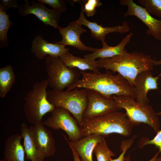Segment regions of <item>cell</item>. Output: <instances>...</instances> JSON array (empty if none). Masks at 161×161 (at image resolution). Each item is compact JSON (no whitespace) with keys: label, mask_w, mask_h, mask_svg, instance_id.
Instances as JSON below:
<instances>
[{"label":"cell","mask_w":161,"mask_h":161,"mask_svg":"<svg viewBox=\"0 0 161 161\" xmlns=\"http://www.w3.org/2000/svg\"><path fill=\"white\" fill-rule=\"evenodd\" d=\"M112 72L107 69L105 73L100 74L80 71L82 78L68 86L66 91L84 88L95 91L108 99H113V95L128 96L135 99L134 86L119 73L114 75Z\"/></svg>","instance_id":"obj_1"},{"label":"cell","mask_w":161,"mask_h":161,"mask_svg":"<svg viewBox=\"0 0 161 161\" xmlns=\"http://www.w3.org/2000/svg\"><path fill=\"white\" fill-rule=\"evenodd\" d=\"M155 61L150 55L134 51L111 58H99L97 65L98 69L117 72L134 86L137 75L143 71L152 70Z\"/></svg>","instance_id":"obj_2"},{"label":"cell","mask_w":161,"mask_h":161,"mask_svg":"<svg viewBox=\"0 0 161 161\" xmlns=\"http://www.w3.org/2000/svg\"><path fill=\"white\" fill-rule=\"evenodd\" d=\"M79 126L83 137L92 134L105 137L113 133L128 137L131 134L134 126L125 114L119 111L83 120Z\"/></svg>","instance_id":"obj_3"},{"label":"cell","mask_w":161,"mask_h":161,"mask_svg":"<svg viewBox=\"0 0 161 161\" xmlns=\"http://www.w3.org/2000/svg\"><path fill=\"white\" fill-rule=\"evenodd\" d=\"M48 85L47 79L35 82L24 98V112L27 120L31 124L42 122L43 116L55 108L47 97Z\"/></svg>","instance_id":"obj_4"},{"label":"cell","mask_w":161,"mask_h":161,"mask_svg":"<svg viewBox=\"0 0 161 161\" xmlns=\"http://www.w3.org/2000/svg\"><path fill=\"white\" fill-rule=\"evenodd\" d=\"M47 97L55 108H62L68 111L77 120L79 126L81 123L88 102L86 89L76 88L65 91L47 90Z\"/></svg>","instance_id":"obj_5"},{"label":"cell","mask_w":161,"mask_h":161,"mask_svg":"<svg viewBox=\"0 0 161 161\" xmlns=\"http://www.w3.org/2000/svg\"><path fill=\"white\" fill-rule=\"evenodd\" d=\"M112 98L118 107L125 110L126 115L134 126L144 123L151 126L156 133L160 131L158 117L151 105L140 104L130 96L113 95Z\"/></svg>","instance_id":"obj_6"},{"label":"cell","mask_w":161,"mask_h":161,"mask_svg":"<svg viewBox=\"0 0 161 161\" xmlns=\"http://www.w3.org/2000/svg\"><path fill=\"white\" fill-rule=\"evenodd\" d=\"M45 65L48 85L52 89L64 91L66 88L79 79L80 73L78 69L69 67L59 57L47 56L45 58Z\"/></svg>","instance_id":"obj_7"},{"label":"cell","mask_w":161,"mask_h":161,"mask_svg":"<svg viewBox=\"0 0 161 161\" xmlns=\"http://www.w3.org/2000/svg\"><path fill=\"white\" fill-rule=\"evenodd\" d=\"M66 109H55L49 117L43 121L44 125L54 130L61 129L64 131L70 141L78 140L83 137L81 129L75 118Z\"/></svg>","instance_id":"obj_8"},{"label":"cell","mask_w":161,"mask_h":161,"mask_svg":"<svg viewBox=\"0 0 161 161\" xmlns=\"http://www.w3.org/2000/svg\"><path fill=\"white\" fill-rule=\"evenodd\" d=\"M24 3L20 5L18 14L25 16L29 14L36 16L45 25H49L55 28L59 27L58 23L61 15V13L54 9H50L44 4L35 0L30 1L24 0Z\"/></svg>","instance_id":"obj_9"},{"label":"cell","mask_w":161,"mask_h":161,"mask_svg":"<svg viewBox=\"0 0 161 161\" xmlns=\"http://www.w3.org/2000/svg\"><path fill=\"white\" fill-rule=\"evenodd\" d=\"M86 89L88 102L83 116L82 120L122 109L117 106L113 99H106L95 91Z\"/></svg>","instance_id":"obj_10"},{"label":"cell","mask_w":161,"mask_h":161,"mask_svg":"<svg viewBox=\"0 0 161 161\" xmlns=\"http://www.w3.org/2000/svg\"><path fill=\"white\" fill-rule=\"evenodd\" d=\"M119 2L121 5L128 7L124 16H134L138 18L147 26V34L151 35L161 42V20L152 17L144 7L132 0H120Z\"/></svg>","instance_id":"obj_11"},{"label":"cell","mask_w":161,"mask_h":161,"mask_svg":"<svg viewBox=\"0 0 161 161\" xmlns=\"http://www.w3.org/2000/svg\"><path fill=\"white\" fill-rule=\"evenodd\" d=\"M58 29L62 39L59 41H52L53 43L61 44L65 46H71L83 51L93 52L95 50L96 48L86 46L81 41V35L86 32L87 30L83 28L81 25L78 23L76 21L70 23L65 27L62 28L59 26Z\"/></svg>","instance_id":"obj_12"},{"label":"cell","mask_w":161,"mask_h":161,"mask_svg":"<svg viewBox=\"0 0 161 161\" xmlns=\"http://www.w3.org/2000/svg\"><path fill=\"white\" fill-rule=\"evenodd\" d=\"M30 127L38 150L46 157L54 155L56 149L55 141L51 131L46 127L42 122Z\"/></svg>","instance_id":"obj_13"},{"label":"cell","mask_w":161,"mask_h":161,"mask_svg":"<svg viewBox=\"0 0 161 161\" xmlns=\"http://www.w3.org/2000/svg\"><path fill=\"white\" fill-rule=\"evenodd\" d=\"M161 73L154 77L151 71L147 70L140 73L136 77L134 85L136 95L135 101L141 105L148 104L149 100L147 97L148 91L158 89L157 81Z\"/></svg>","instance_id":"obj_14"},{"label":"cell","mask_w":161,"mask_h":161,"mask_svg":"<svg viewBox=\"0 0 161 161\" xmlns=\"http://www.w3.org/2000/svg\"><path fill=\"white\" fill-rule=\"evenodd\" d=\"M76 21L81 25H84L88 27L90 30L92 36L96 40L100 41L102 44L106 43L105 37L108 34L112 32L124 33L129 30V25L126 21H124L122 24L113 27H103L95 22L89 21L85 18L82 7L79 17Z\"/></svg>","instance_id":"obj_15"},{"label":"cell","mask_w":161,"mask_h":161,"mask_svg":"<svg viewBox=\"0 0 161 161\" xmlns=\"http://www.w3.org/2000/svg\"><path fill=\"white\" fill-rule=\"evenodd\" d=\"M69 49L65 46L56 43H50L43 38L41 35H36L32 41L31 52L40 60L49 55L59 57L66 53Z\"/></svg>","instance_id":"obj_16"},{"label":"cell","mask_w":161,"mask_h":161,"mask_svg":"<svg viewBox=\"0 0 161 161\" xmlns=\"http://www.w3.org/2000/svg\"><path fill=\"white\" fill-rule=\"evenodd\" d=\"M65 140L76 151L81 161H93L92 154L96 145L105 138L103 135L92 134H88L81 139L69 141L66 136Z\"/></svg>","instance_id":"obj_17"},{"label":"cell","mask_w":161,"mask_h":161,"mask_svg":"<svg viewBox=\"0 0 161 161\" xmlns=\"http://www.w3.org/2000/svg\"><path fill=\"white\" fill-rule=\"evenodd\" d=\"M21 134L10 136L5 141L4 146L3 161H25V154L21 143Z\"/></svg>","instance_id":"obj_18"},{"label":"cell","mask_w":161,"mask_h":161,"mask_svg":"<svg viewBox=\"0 0 161 161\" xmlns=\"http://www.w3.org/2000/svg\"><path fill=\"white\" fill-rule=\"evenodd\" d=\"M133 35L132 32L129 33L120 43L115 46H110L107 44H102V47L100 49H96L92 53L84 55V58H90L94 59L97 58H111L116 56L123 55L127 52L125 47L129 42Z\"/></svg>","instance_id":"obj_19"},{"label":"cell","mask_w":161,"mask_h":161,"mask_svg":"<svg viewBox=\"0 0 161 161\" xmlns=\"http://www.w3.org/2000/svg\"><path fill=\"white\" fill-rule=\"evenodd\" d=\"M21 130L27 159L31 161H44L46 157L38 149L30 127L26 123L23 122L21 125Z\"/></svg>","instance_id":"obj_20"},{"label":"cell","mask_w":161,"mask_h":161,"mask_svg":"<svg viewBox=\"0 0 161 161\" xmlns=\"http://www.w3.org/2000/svg\"><path fill=\"white\" fill-rule=\"evenodd\" d=\"M59 58L67 66L70 68H76L82 71L89 70L95 73H101L97 66V61L95 59L77 57L69 51Z\"/></svg>","instance_id":"obj_21"},{"label":"cell","mask_w":161,"mask_h":161,"mask_svg":"<svg viewBox=\"0 0 161 161\" xmlns=\"http://www.w3.org/2000/svg\"><path fill=\"white\" fill-rule=\"evenodd\" d=\"M16 75L10 65L0 69V97L4 98L11 89L15 81Z\"/></svg>","instance_id":"obj_22"},{"label":"cell","mask_w":161,"mask_h":161,"mask_svg":"<svg viewBox=\"0 0 161 161\" xmlns=\"http://www.w3.org/2000/svg\"><path fill=\"white\" fill-rule=\"evenodd\" d=\"M10 15L7 14L4 7L0 4V47H7L9 44L7 33L13 23L9 19Z\"/></svg>","instance_id":"obj_23"},{"label":"cell","mask_w":161,"mask_h":161,"mask_svg":"<svg viewBox=\"0 0 161 161\" xmlns=\"http://www.w3.org/2000/svg\"><path fill=\"white\" fill-rule=\"evenodd\" d=\"M97 161H110L111 157L115 156L114 153L109 148L105 139L98 143L94 150Z\"/></svg>","instance_id":"obj_24"},{"label":"cell","mask_w":161,"mask_h":161,"mask_svg":"<svg viewBox=\"0 0 161 161\" xmlns=\"http://www.w3.org/2000/svg\"><path fill=\"white\" fill-rule=\"evenodd\" d=\"M70 2L80 4L85 12L88 17L94 15L97 12L96 9L100 7L102 4L99 0H73Z\"/></svg>","instance_id":"obj_25"},{"label":"cell","mask_w":161,"mask_h":161,"mask_svg":"<svg viewBox=\"0 0 161 161\" xmlns=\"http://www.w3.org/2000/svg\"><path fill=\"white\" fill-rule=\"evenodd\" d=\"M137 1L150 14L161 18V0H138Z\"/></svg>","instance_id":"obj_26"},{"label":"cell","mask_w":161,"mask_h":161,"mask_svg":"<svg viewBox=\"0 0 161 161\" xmlns=\"http://www.w3.org/2000/svg\"><path fill=\"white\" fill-rule=\"evenodd\" d=\"M147 144L155 145L159 149L161 154V130L157 133L156 136L152 140H150L146 137L142 138L139 142L137 146L139 148H142Z\"/></svg>","instance_id":"obj_27"},{"label":"cell","mask_w":161,"mask_h":161,"mask_svg":"<svg viewBox=\"0 0 161 161\" xmlns=\"http://www.w3.org/2000/svg\"><path fill=\"white\" fill-rule=\"evenodd\" d=\"M37 1L47 4L61 13L65 12L67 9L66 0H36Z\"/></svg>","instance_id":"obj_28"},{"label":"cell","mask_w":161,"mask_h":161,"mask_svg":"<svg viewBox=\"0 0 161 161\" xmlns=\"http://www.w3.org/2000/svg\"><path fill=\"white\" fill-rule=\"evenodd\" d=\"M136 137V135H134L128 140H122L120 146L122 153L117 158L114 159H111L110 161H124L125 158L124 156L126 151L131 147Z\"/></svg>","instance_id":"obj_29"},{"label":"cell","mask_w":161,"mask_h":161,"mask_svg":"<svg viewBox=\"0 0 161 161\" xmlns=\"http://www.w3.org/2000/svg\"><path fill=\"white\" fill-rule=\"evenodd\" d=\"M0 4L4 7L6 12L11 7L18 9L20 6L16 0H1Z\"/></svg>","instance_id":"obj_30"},{"label":"cell","mask_w":161,"mask_h":161,"mask_svg":"<svg viewBox=\"0 0 161 161\" xmlns=\"http://www.w3.org/2000/svg\"><path fill=\"white\" fill-rule=\"evenodd\" d=\"M68 144L70 148L72 150L74 161H81V160L76 151L70 144Z\"/></svg>","instance_id":"obj_31"},{"label":"cell","mask_w":161,"mask_h":161,"mask_svg":"<svg viewBox=\"0 0 161 161\" xmlns=\"http://www.w3.org/2000/svg\"><path fill=\"white\" fill-rule=\"evenodd\" d=\"M160 152L158 151L154 155V157L148 161H154L155 159L157 158L159 155ZM124 161H130L129 154H128L127 156L125 157V159Z\"/></svg>","instance_id":"obj_32"},{"label":"cell","mask_w":161,"mask_h":161,"mask_svg":"<svg viewBox=\"0 0 161 161\" xmlns=\"http://www.w3.org/2000/svg\"><path fill=\"white\" fill-rule=\"evenodd\" d=\"M154 65H161V60L156 61H155L154 62Z\"/></svg>","instance_id":"obj_33"},{"label":"cell","mask_w":161,"mask_h":161,"mask_svg":"<svg viewBox=\"0 0 161 161\" xmlns=\"http://www.w3.org/2000/svg\"><path fill=\"white\" fill-rule=\"evenodd\" d=\"M154 161H161V156L157 158Z\"/></svg>","instance_id":"obj_34"},{"label":"cell","mask_w":161,"mask_h":161,"mask_svg":"<svg viewBox=\"0 0 161 161\" xmlns=\"http://www.w3.org/2000/svg\"><path fill=\"white\" fill-rule=\"evenodd\" d=\"M0 161H3V160H1Z\"/></svg>","instance_id":"obj_35"},{"label":"cell","mask_w":161,"mask_h":161,"mask_svg":"<svg viewBox=\"0 0 161 161\" xmlns=\"http://www.w3.org/2000/svg\"></svg>","instance_id":"obj_36"}]
</instances>
